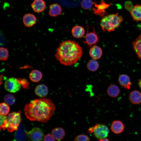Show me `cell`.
<instances>
[{
  "instance_id": "6da1fadb",
  "label": "cell",
  "mask_w": 141,
  "mask_h": 141,
  "mask_svg": "<svg viewBox=\"0 0 141 141\" xmlns=\"http://www.w3.org/2000/svg\"><path fill=\"white\" fill-rule=\"evenodd\" d=\"M55 109L54 104L50 99L43 98L33 100L26 104L24 111L26 117L30 121L46 123Z\"/></svg>"
},
{
  "instance_id": "7a4b0ae2",
  "label": "cell",
  "mask_w": 141,
  "mask_h": 141,
  "mask_svg": "<svg viewBox=\"0 0 141 141\" xmlns=\"http://www.w3.org/2000/svg\"><path fill=\"white\" fill-rule=\"evenodd\" d=\"M82 55V49L79 44L75 41L68 40L60 44L55 56L61 64L68 66L76 63Z\"/></svg>"
},
{
  "instance_id": "3957f363",
  "label": "cell",
  "mask_w": 141,
  "mask_h": 141,
  "mask_svg": "<svg viewBox=\"0 0 141 141\" xmlns=\"http://www.w3.org/2000/svg\"><path fill=\"white\" fill-rule=\"evenodd\" d=\"M124 20L118 13L106 15L100 21L101 26L104 31H113L119 27Z\"/></svg>"
},
{
  "instance_id": "277c9868",
  "label": "cell",
  "mask_w": 141,
  "mask_h": 141,
  "mask_svg": "<svg viewBox=\"0 0 141 141\" xmlns=\"http://www.w3.org/2000/svg\"><path fill=\"white\" fill-rule=\"evenodd\" d=\"M21 112H12L7 116L6 128L8 131L12 132L16 131L21 122Z\"/></svg>"
},
{
  "instance_id": "5b68a950",
  "label": "cell",
  "mask_w": 141,
  "mask_h": 141,
  "mask_svg": "<svg viewBox=\"0 0 141 141\" xmlns=\"http://www.w3.org/2000/svg\"><path fill=\"white\" fill-rule=\"evenodd\" d=\"M88 132L90 134L93 133L96 138L100 139L108 137L109 130L108 127L106 125L97 124L90 127L88 130Z\"/></svg>"
},
{
  "instance_id": "8992f818",
  "label": "cell",
  "mask_w": 141,
  "mask_h": 141,
  "mask_svg": "<svg viewBox=\"0 0 141 141\" xmlns=\"http://www.w3.org/2000/svg\"><path fill=\"white\" fill-rule=\"evenodd\" d=\"M4 87L8 91L11 93H15L19 90L21 87V85L17 79L12 77L6 80L4 83Z\"/></svg>"
},
{
  "instance_id": "52a82bcc",
  "label": "cell",
  "mask_w": 141,
  "mask_h": 141,
  "mask_svg": "<svg viewBox=\"0 0 141 141\" xmlns=\"http://www.w3.org/2000/svg\"><path fill=\"white\" fill-rule=\"evenodd\" d=\"M99 37L93 27V31L89 32L87 29V33L84 37L83 42L86 44L89 47L96 45L99 40Z\"/></svg>"
},
{
  "instance_id": "ba28073f",
  "label": "cell",
  "mask_w": 141,
  "mask_h": 141,
  "mask_svg": "<svg viewBox=\"0 0 141 141\" xmlns=\"http://www.w3.org/2000/svg\"><path fill=\"white\" fill-rule=\"evenodd\" d=\"M112 4L111 3H107L103 0H101L100 3L99 4L94 2L93 5L94 7H93L92 10L95 14L99 15L103 17L107 14L106 11L107 9Z\"/></svg>"
},
{
  "instance_id": "9c48e42d",
  "label": "cell",
  "mask_w": 141,
  "mask_h": 141,
  "mask_svg": "<svg viewBox=\"0 0 141 141\" xmlns=\"http://www.w3.org/2000/svg\"><path fill=\"white\" fill-rule=\"evenodd\" d=\"M27 136L32 141H41L44 134L41 129L38 127H34L27 132Z\"/></svg>"
},
{
  "instance_id": "30bf717a",
  "label": "cell",
  "mask_w": 141,
  "mask_h": 141,
  "mask_svg": "<svg viewBox=\"0 0 141 141\" xmlns=\"http://www.w3.org/2000/svg\"><path fill=\"white\" fill-rule=\"evenodd\" d=\"M27 137V132L25 126L23 124L20 125L15 132V139L17 141H26Z\"/></svg>"
},
{
  "instance_id": "8fae6325",
  "label": "cell",
  "mask_w": 141,
  "mask_h": 141,
  "mask_svg": "<svg viewBox=\"0 0 141 141\" xmlns=\"http://www.w3.org/2000/svg\"><path fill=\"white\" fill-rule=\"evenodd\" d=\"M33 11L37 13H40L45 10L46 4L43 0H34L31 4Z\"/></svg>"
},
{
  "instance_id": "7c38bea8",
  "label": "cell",
  "mask_w": 141,
  "mask_h": 141,
  "mask_svg": "<svg viewBox=\"0 0 141 141\" xmlns=\"http://www.w3.org/2000/svg\"><path fill=\"white\" fill-rule=\"evenodd\" d=\"M111 129L112 132L115 134H119L124 131L125 126L123 122L119 120H115L112 123Z\"/></svg>"
},
{
  "instance_id": "4fadbf2b",
  "label": "cell",
  "mask_w": 141,
  "mask_h": 141,
  "mask_svg": "<svg viewBox=\"0 0 141 141\" xmlns=\"http://www.w3.org/2000/svg\"><path fill=\"white\" fill-rule=\"evenodd\" d=\"M37 18L34 14L27 13L25 14L23 17V21L25 25L28 27L32 26L36 24Z\"/></svg>"
},
{
  "instance_id": "5bb4252c",
  "label": "cell",
  "mask_w": 141,
  "mask_h": 141,
  "mask_svg": "<svg viewBox=\"0 0 141 141\" xmlns=\"http://www.w3.org/2000/svg\"><path fill=\"white\" fill-rule=\"evenodd\" d=\"M89 54L90 56L93 59L98 60L100 58L102 55V50L99 47L94 45L90 48Z\"/></svg>"
},
{
  "instance_id": "9a60e30c",
  "label": "cell",
  "mask_w": 141,
  "mask_h": 141,
  "mask_svg": "<svg viewBox=\"0 0 141 141\" xmlns=\"http://www.w3.org/2000/svg\"><path fill=\"white\" fill-rule=\"evenodd\" d=\"M130 14L134 21H141V5H135L130 11Z\"/></svg>"
},
{
  "instance_id": "2e32d148",
  "label": "cell",
  "mask_w": 141,
  "mask_h": 141,
  "mask_svg": "<svg viewBox=\"0 0 141 141\" xmlns=\"http://www.w3.org/2000/svg\"><path fill=\"white\" fill-rule=\"evenodd\" d=\"M49 14L51 17H56L60 15L62 13V8L57 3H54L50 5Z\"/></svg>"
},
{
  "instance_id": "e0dca14e",
  "label": "cell",
  "mask_w": 141,
  "mask_h": 141,
  "mask_svg": "<svg viewBox=\"0 0 141 141\" xmlns=\"http://www.w3.org/2000/svg\"><path fill=\"white\" fill-rule=\"evenodd\" d=\"M118 81L120 85L125 88L129 89L131 87V83L130 77L128 75L122 74L118 78Z\"/></svg>"
},
{
  "instance_id": "ac0fdd59",
  "label": "cell",
  "mask_w": 141,
  "mask_h": 141,
  "mask_svg": "<svg viewBox=\"0 0 141 141\" xmlns=\"http://www.w3.org/2000/svg\"><path fill=\"white\" fill-rule=\"evenodd\" d=\"M132 45L138 57L141 60V34L132 42Z\"/></svg>"
},
{
  "instance_id": "d6986e66",
  "label": "cell",
  "mask_w": 141,
  "mask_h": 141,
  "mask_svg": "<svg viewBox=\"0 0 141 141\" xmlns=\"http://www.w3.org/2000/svg\"><path fill=\"white\" fill-rule=\"evenodd\" d=\"M129 99L132 103L138 104L141 103V93L137 90H134L130 93Z\"/></svg>"
},
{
  "instance_id": "ffe728a7",
  "label": "cell",
  "mask_w": 141,
  "mask_h": 141,
  "mask_svg": "<svg viewBox=\"0 0 141 141\" xmlns=\"http://www.w3.org/2000/svg\"><path fill=\"white\" fill-rule=\"evenodd\" d=\"M65 134L64 129L62 127H57L54 128L51 132V135L55 139L57 140L62 139Z\"/></svg>"
},
{
  "instance_id": "44dd1931",
  "label": "cell",
  "mask_w": 141,
  "mask_h": 141,
  "mask_svg": "<svg viewBox=\"0 0 141 141\" xmlns=\"http://www.w3.org/2000/svg\"><path fill=\"white\" fill-rule=\"evenodd\" d=\"M72 34L73 37L77 38L82 37L85 33V30L82 27L76 25L74 26L71 30Z\"/></svg>"
},
{
  "instance_id": "7402d4cb",
  "label": "cell",
  "mask_w": 141,
  "mask_h": 141,
  "mask_svg": "<svg viewBox=\"0 0 141 141\" xmlns=\"http://www.w3.org/2000/svg\"><path fill=\"white\" fill-rule=\"evenodd\" d=\"M35 92L37 96L41 97H43L46 96L48 93V87L43 84L37 85L35 89Z\"/></svg>"
},
{
  "instance_id": "603a6c76",
  "label": "cell",
  "mask_w": 141,
  "mask_h": 141,
  "mask_svg": "<svg viewBox=\"0 0 141 141\" xmlns=\"http://www.w3.org/2000/svg\"><path fill=\"white\" fill-rule=\"evenodd\" d=\"M107 93L109 96L115 98L119 95L120 93V90L118 86L115 84H112L108 88Z\"/></svg>"
},
{
  "instance_id": "cb8c5ba5",
  "label": "cell",
  "mask_w": 141,
  "mask_h": 141,
  "mask_svg": "<svg viewBox=\"0 0 141 141\" xmlns=\"http://www.w3.org/2000/svg\"><path fill=\"white\" fill-rule=\"evenodd\" d=\"M42 73L36 69L32 70L29 74L30 79L34 82H37L39 81L42 79Z\"/></svg>"
},
{
  "instance_id": "d4e9b609",
  "label": "cell",
  "mask_w": 141,
  "mask_h": 141,
  "mask_svg": "<svg viewBox=\"0 0 141 141\" xmlns=\"http://www.w3.org/2000/svg\"><path fill=\"white\" fill-rule=\"evenodd\" d=\"M98 62L96 60L92 59L87 63L86 66L88 69L90 71L94 72L97 70L99 67Z\"/></svg>"
},
{
  "instance_id": "484cf974",
  "label": "cell",
  "mask_w": 141,
  "mask_h": 141,
  "mask_svg": "<svg viewBox=\"0 0 141 141\" xmlns=\"http://www.w3.org/2000/svg\"><path fill=\"white\" fill-rule=\"evenodd\" d=\"M10 108L8 105L5 103L0 104V114L1 115L6 116L9 113Z\"/></svg>"
},
{
  "instance_id": "4316f807",
  "label": "cell",
  "mask_w": 141,
  "mask_h": 141,
  "mask_svg": "<svg viewBox=\"0 0 141 141\" xmlns=\"http://www.w3.org/2000/svg\"><path fill=\"white\" fill-rule=\"evenodd\" d=\"M9 52L8 49L5 48L1 47L0 49V59L2 61L7 60L9 56Z\"/></svg>"
},
{
  "instance_id": "83f0119b",
  "label": "cell",
  "mask_w": 141,
  "mask_h": 141,
  "mask_svg": "<svg viewBox=\"0 0 141 141\" xmlns=\"http://www.w3.org/2000/svg\"><path fill=\"white\" fill-rule=\"evenodd\" d=\"M4 100L5 103L8 105H13L15 102V98L14 96L10 94L6 95L4 98Z\"/></svg>"
},
{
  "instance_id": "f1b7e54d",
  "label": "cell",
  "mask_w": 141,
  "mask_h": 141,
  "mask_svg": "<svg viewBox=\"0 0 141 141\" xmlns=\"http://www.w3.org/2000/svg\"><path fill=\"white\" fill-rule=\"evenodd\" d=\"M93 3L92 0H83L81 2V6L84 9H88L92 7Z\"/></svg>"
},
{
  "instance_id": "f546056e",
  "label": "cell",
  "mask_w": 141,
  "mask_h": 141,
  "mask_svg": "<svg viewBox=\"0 0 141 141\" xmlns=\"http://www.w3.org/2000/svg\"><path fill=\"white\" fill-rule=\"evenodd\" d=\"M0 130L2 129L4 130L6 129L7 124V116L5 115H0Z\"/></svg>"
},
{
  "instance_id": "4dcf8cb0",
  "label": "cell",
  "mask_w": 141,
  "mask_h": 141,
  "mask_svg": "<svg viewBox=\"0 0 141 141\" xmlns=\"http://www.w3.org/2000/svg\"><path fill=\"white\" fill-rule=\"evenodd\" d=\"M89 137L86 135L80 134L75 138L74 141H90Z\"/></svg>"
},
{
  "instance_id": "1f68e13d",
  "label": "cell",
  "mask_w": 141,
  "mask_h": 141,
  "mask_svg": "<svg viewBox=\"0 0 141 141\" xmlns=\"http://www.w3.org/2000/svg\"><path fill=\"white\" fill-rule=\"evenodd\" d=\"M17 79L20 83L24 88L27 89L29 88V83L27 79L21 78Z\"/></svg>"
},
{
  "instance_id": "d6a6232c",
  "label": "cell",
  "mask_w": 141,
  "mask_h": 141,
  "mask_svg": "<svg viewBox=\"0 0 141 141\" xmlns=\"http://www.w3.org/2000/svg\"><path fill=\"white\" fill-rule=\"evenodd\" d=\"M124 7L126 10L130 11L134 7L132 2L129 1H126L125 3Z\"/></svg>"
},
{
  "instance_id": "836d02e7",
  "label": "cell",
  "mask_w": 141,
  "mask_h": 141,
  "mask_svg": "<svg viewBox=\"0 0 141 141\" xmlns=\"http://www.w3.org/2000/svg\"><path fill=\"white\" fill-rule=\"evenodd\" d=\"M55 139L52 135L47 134L44 137L43 141H55Z\"/></svg>"
},
{
  "instance_id": "e575fe53",
  "label": "cell",
  "mask_w": 141,
  "mask_h": 141,
  "mask_svg": "<svg viewBox=\"0 0 141 141\" xmlns=\"http://www.w3.org/2000/svg\"><path fill=\"white\" fill-rule=\"evenodd\" d=\"M98 141H109V140L108 139L105 138L103 139H100Z\"/></svg>"
},
{
  "instance_id": "d590c367",
  "label": "cell",
  "mask_w": 141,
  "mask_h": 141,
  "mask_svg": "<svg viewBox=\"0 0 141 141\" xmlns=\"http://www.w3.org/2000/svg\"><path fill=\"white\" fill-rule=\"evenodd\" d=\"M138 85L141 89V79H139L138 80Z\"/></svg>"
}]
</instances>
